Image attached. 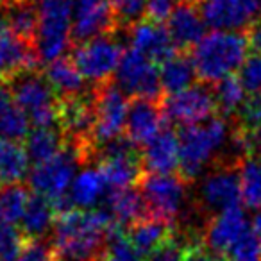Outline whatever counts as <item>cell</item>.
Returning <instances> with one entry per match:
<instances>
[{"label":"cell","mask_w":261,"mask_h":261,"mask_svg":"<svg viewBox=\"0 0 261 261\" xmlns=\"http://www.w3.org/2000/svg\"><path fill=\"white\" fill-rule=\"evenodd\" d=\"M108 210H72L59 213L52 250L58 261H98L109 232L116 227Z\"/></svg>","instance_id":"obj_1"},{"label":"cell","mask_w":261,"mask_h":261,"mask_svg":"<svg viewBox=\"0 0 261 261\" xmlns=\"http://www.w3.org/2000/svg\"><path fill=\"white\" fill-rule=\"evenodd\" d=\"M249 45L243 34L231 31H213L206 34L192 50V61L197 77L204 83H220L236 75L247 61Z\"/></svg>","instance_id":"obj_2"},{"label":"cell","mask_w":261,"mask_h":261,"mask_svg":"<svg viewBox=\"0 0 261 261\" xmlns=\"http://www.w3.org/2000/svg\"><path fill=\"white\" fill-rule=\"evenodd\" d=\"M229 125L224 118H210L197 125L182 127L179 133V170L186 182L195 179L213 156L225 145Z\"/></svg>","instance_id":"obj_3"},{"label":"cell","mask_w":261,"mask_h":261,"mask_svg":"<svg viewBox=\"0 0 261 261\" xmlns=\"http://www.w3.org/2000/svg\"><path fill=\"white\" fill-rule=\"evenodd\" d=\"M79 165H83V160L77 150L66 145L56 158L47 163L36 165L29 172V185L33 192L50 200L58 215L73 207L70 204L68 192L77 175Z\"/></svg>","instance_id":"obj_4"},{"label":"cell","mask_w":261,"mask_h":261,"mask_svg":"<svg viewBox=\"0 0 261 261\" xmlns=\"http://www.w3.org/2000/svg\"><path fill=\"white\" fill-rule=\"evenodd\" d=\"M38 36L36 52L40 61L52 63L65 58L72 43V0H38Z\"/></svg>","instance_id":"obj_5"},{"label":"cell","mask_w":261,"mask_h":261,"mask_svg":"<svg viewBox=\"0 0 261 261\" xmlns=\"http://www.w3.org/2000/svg\"><path fill=\"white\" fill-rule=\"evenodd\" d=\"M15 100L34 127H54L59 120V98L43 75L33 70L8 81Z\"/></svg>","instance_id":"obj_6"},{"label":"cell","mask_w":261,"mask_h":261,"mask_svg":"<svg viewBox=\"0 0 261 261\" xmlns=\"http://www.w3.org/2000/svg\"><path fill=\"white\" fill-rule=\"evenodd\" d=\"M122 56L123 50L120 43L113 34H109L79 43L73 50L72 59L84 79L95 83V86H102L116 73Z\"/></svg>","instance_id":"obj_7"},{"label":"cell","mask_w":261,"mask_h":261,"mask_svg":"<svg viewBox=\"0 0 261 261\" xmlns=\"http://www.w3.org/2000/svg\"><path fill=\"white\" fill-rule=\"evenodd\" d=\"M115 83L129 97L161 100L163 88L160 79V66L133 48L123 50L122 61L115 73Z\"/></svg>","instance_id":"obj_8"},{"label":"cell","mask_w":261,"mask_h":261,"mask_svg":"<svg viewBox=\"0 0 261 261\" xmlns=\"http://www.w3.org/2000/svg\"><path fill=\"white\" fill-rule=\"evenodd\" d=\"M138 186L150 217L172 224L181 213L186 197V181L181 175L143 174Z\"/></svg>","instance_id":"obj_9"},{"label":"cell","mask_w":261,"mask_h":261,"mask_svg":"<svg viewBox=\"0 0 261 261\" xmlns=\"http://www.w3.org/2000/svg\"><path fill=\"white\" fill-rule=\"evenodd\" d=\"M95 108V142L98 145L122 136L125 129L129 102L127 95L116 84L106 83L93 90Z\"/></svg>","instance_id":"obj_10"},{"label":"cell","mask_w":261,"mask_h":261,"mask_svg":"<svg viewBox=\"0 0 261 261\" xmlns=\"http://www.w3.org/2000/svg\"><path fill=\"white\" fill-rule=\"evenodd\" d=\"M163 109L167 118H170L172 122L182 127H190L213 118L218 108L215 93L210 88L202 86V84H193L188 90L168 95L165 98Z\"/></svg>","instance_id":"obj_11"},{"label":"cell","mask_w":261,"mask_h":261,"mask_svg":"<svg viewBox=\"0 0 261 261\" xmlns=\"http://www.w3.org/2000/svg\"><path fill=\"white\" fill-rule=\"evenodd\" d=\"M199 11L213 31L249 27L261 18V0H199Z\"/></svg>","instance_id":"obj_12"},{"label":"cell","mask_w":261,"mask_h":261,"mask_svg":"<svg viewBox=\"0 0 261 261\" xmlns=\"http://www.w3.org/2000/svg\"><path fill=\"white\" fill-rule=\"evenodd\" d=\"M72 41H77V45L116 33L118 22L108 0H72Z\"/></svg>","instance_id":"obj_13"},{"label":"cell","mask_w":261,"mask_h":261,"mask_svg":"<svg viewBox=\"0 0 261 261\" xmlns=\"http://www.w3.org/2000/svg\"><path fill=\"white\" fill-rule=\"evenodd\" d=\"M38 61L36 47L15 36L4 16H0V83H8L23 72H33Z\"/></svg>","instance_id":"obj_14"},{"label":"cell","mask_w":261,"mask_h":261,"mask_svg":"<svg viewBox=\"0 0 261 261\" xmlns=\"http://www.w3.org/2000/svg\"><path fill=\"white\" fill-rule=\"evenodd\" d=\"M200 199L204 206L215 213L240 207L242 188H240V172L234 167H220L211 172L200 186Z\"/></svg>","instance_id":"obj_15"},{"label":"cell","mask_w":261,"mask_h":261,"mask_svg":"<svg viewBox=\"0 0 261 261\" xmlns=\"http://www.w3.org/2000/svg\"><path fill=\"white\" fill-rule=\"evenodd\" d=\"M165 109L158 100L135 98L129 104L125 122V136L135 145L145 147L165 129Z\"/></svg>","instance_id":"obj_16"},{"label":"cell","mask_w":261,"mask_h":261,"mask_svg":"<svg viewBox=\"0 0 261 261\" xmlns=\"http://www.w3.org/2000/svg\"><path fill=\"white\" fill-rule=\"evenodd\" d=\"M129 45L133 50L145 56L147 59L158 65H163L167 59L177 54L174 41H172L168 29L163 23L142 20L129 29Z\"/></svg>","instance_id":"obj_17"},{"label":"cell","mask_w":261,"mask_h":261,"mask_svg":"<svg viewBox=\"0 0 261 261\" xmlns=\"http://www.w3.org/2000/svg\"><path fill=\"white\" fill-rule=\"evenodd\" d=\"M250 227L247 215L242 207H232V210L222 211L215 215L213 220L206 225L204 231V245L213 252L225 257L234 242Z\"/></svg>","instance_id":"obj_18"},{"label":"cell","mask_w":261,"mask_h":261,"mask_svg":"<svg viewBox=\"0 0 261 261\" xmlns=\"http://www.w3.org/2000/svg\"><path fill=\"white\" fill-rule=\"evenodd\" d=\"M167 29L179 52L195 48L206 36V22L193 2H181L167 22Z\"/></svg>","instance_id":"obj_19"},{"label":"cell","mask_w":261,"mask_h":261,"mask_svg":"<svg viewBox=\"0 0 261 261\" xmlns=\"http://www.w3.org/2000/svg\"><path fill=\"white\" fill-rule=\"evenodd\" d=\"M142 167L149 174L168 175L179 168V135L165 127L160 135L143 147Z\"/></svg>","instance_id":"obj_20"},{"label":"cell","mask_w":261,"mask_h":261,"mask_svg":"<svg viewBox=\"0 0 261 261\" xmlns=\"http://www.w3.org/2000/svg\"><path fill=\"white\" fill-rule=\"evenodd\" d=\"M108 190L109 185L100 168L86 167L77 172L75 179L70 186V204L77 210H95V206L102 199H108Z\"/></svg>","instance_id":"obj_21"},{"label":"cell","mask_w":261,"mask_h":261,"mask_svg":"<svg viewBox=\"0 0 261 261\" xmlns=\"http://www.w3.org/2000/svg\"><path fill=\"white\" fill-rule=\"evenodd\" d=\"M45 79L48 81V84L52 86V90L58 95L59 100L83 97L84 95L86 79L79 72V68L75 66L72 58H61L48 63L47 70H45Z\"/></svg>","instance_id":"obj_22"},{"label":"cell","mask_w":261,"mask_h":261,"mask_svg":"<svg viewBox=\"0 0 261 261\" xmlns=\"http://www.w3.org/2000/svg\"><path fill=\"white\" fill-rule=\"evenodd\" d=\"M106 210L111 213L118 225H133L135 222L149 217V210L143 195L135 188L111 190L106 199Z\"/></svg>","instance_id":"obj_23"},{"label":"cell","mask_w":261,"mask_h":261,"mask_svg":"<svg viewBox=\"0 0 261 261\" xmlns=\"http://www.w3.org/2000/svg\"><path fill=\"white\" fill-rule=\"evenodd\" d=\"M138 154H127V156H102L98 168L104 174L109 188L123 190L138 185L142 179V163Z\"/></svg>","instance_id":"obj_24"},{"label":"cell","mask_w":261,"mask_h":261,"mask_svg":"<svg viewBox=\"0 0 261 261\" xmlns=\"http://www.w3.org/2000/svg\"><path fill=\"white\" fill-rule=\"evenodd\" d=\"M29 118L15 100L8 83H0V140L18 142L29 135Z\"/></svg>","instance_id":"obj_25"},{"label":"cell","mask_w":261,"mask_h":261,"mask_svg":"<svg viewBox=\"0 0 261 261\" xmlns=\"http://www.w3.org/2000/svg\"><path fill=\"white\" fill-rule=\"evenodd\" d=\"M65 136L58 125L54 127H34L25 136V152L29 161H33L34 167L41 163H47L52 158H56L65 149Z\"/></svg>","instance_id":"obj_26"},{"label":"cell","mask_w":261,"mask_h":261,"mask_svg":"<svg viewBox=\"0 0 261 261\" xmlns=\"http://www.w3.org/2000/svg\"><path fill=\"white\" fill-rule=\"evenodd\" d=\"M125 232L129 236L130 243L136 247V250L143 257H147L170 232H174V229H172V224L149 215V217L129 225Z\"/></svg>","instance_id":"obj_27"},{"label":"cell","mask_w":261,"mask_h":261,"mask_svg":"<svg viewBox=\"0 0 261 261\" xmlns=\"http://www.w3.org/2000/svg\"><path fill=\"white\" fill-rule=\"evenodd\" d=\"M56 218H58V211H56L54 204L45 197L33 193L20 224H22V231L27 238L40 240L48 229H54Z\"/></svg>","instance_id":"obj_28"},{"label":"cell","mask_w":261,"mask_h":261,"mask_svg":"<svg viewBox=\"0 0 261 261\" xmlns=\"http://www.w3.org/2000/svg\"><path fill=\"white\" fill-rule=\"evenodd\" d=\"M160 79L161 88L167 95H175L193 86L197 79L195 66L192 58L185 54H175L170 59L160 65Z\"/></svg>","instance_id":"obj_29"},{"label":"cell","mask_w":261,"mask_h":261,"mask_svg":"<svg viewBox=\"0 0 261 261\" xmlns=\"http://www.w3.org/2000/svg\"><path fill=\"white\" fill-rule=\"evenodd\" d=\"M4 20L15 36L36 47L40 18H38V6L33 0H18L13 6L6 8Z\"/></svg>","instance_id":"obj_30"},{"label":"cell","mask_w":261,"mask_h":261,"mask_svg":"<svg viewBox=\"0 0 261 261\" xmlns=\"http://www.w3.org/2000/svg\"><path fill=\"white\" fill-rule=\"evenodd\" d=\"M29 172V158L18 142L0 140V190L15 186Z\"/></svg>","instance_id":"obj_31"},{"label":"cell","mask_w":261,"mask_h":261,"mask_svg":"<svg viewBox=\"0 0 261 261\" xmlns=\"http://www.w3.org/2000/svg\"><path fill=\"white\" fill-rule=\"evenodd\" d=\"M238 172L242 202L250 210L261 211V156L243 158Z\"/></svg>","instance_id":"obj_32"},{"label":"cell","mask_w":261,"mask_h":261,"mask_svg":"<svg viewBox=\"0 0 261 261\" xmlns=\"http://www.w3.org/2000/svg\"><path fill=\"white\" fill-rule=\"evenodd\" d=\"M215 100L217 108L224 115H234L238 111H243L247 100V90L243 86L240 75H229L215 84Z\"/></svg>","instance_id":"obj_33"},{"label":"cell","mask_w":261,"mask_h":261,"mask_svg":"<svg viewBox=\"0 0 261 261\" xmlns=\"http://www.w3.org/2000/svg\"><path fill=\"white\" fill-rule=\"evenodd\" d=\"M31 195L22 185L0 190V224L16 225L25 215Z\"/></svg>","instance_id":"obj_34"},{"label":"cell","mask_w":261,"mask_h":261,"mask_svg":"<svg viewBox=\"0 0 261 261\" xmlns=\"http://www.w3.org/2000/svg\"><path fill=\"white\" fill-rule=\"evenodd\" d=\"M98 261H145V257L130 243L125 229L122 225H116L109 232Z\"/></svg>","instance_id":"obj_35"},{"label":"cell","mask_w":261,"mask_h":261,"mask_svg":"<svg viewBox=\"0 0 261 261\" xmlns=\"http://www.w3.org/2000/svg\"><path fill=\"white\" fill-rule=\"evenodd\" d=\"M29 242L16 225L0 224V261H18Z\"/></svg>","instance_id":"obj_36"},{"label":"cell","mask_w":261,"mask_h":261,"mask_svg":"<svg viewBox=\"0 0 261 261\" xmlns=\"http://www.w3.org/2000/svg\"><path fill=\"white\" fill-rule=\"evenodd\" d=\"M192 242L185 240L182 236L170 232L149 256L145 257V261H185L186 254L190 250Z\"/></svg>","instance_id":"obj_37"},{"label":"cell","mask_w":261,"mask_h":261,"mask_svg":"<svg viewBox=\"0 0 261 261\" xmlns=\"http://www.w3.org/2000/svg\"><path fill=\"white\" fill-rule=\"evenodd\" d=\"M227 261H261V242L254 232L252 225L234 242L225 254Z\"/></svg>","instance_id":"obj_38"},{"label":"cell","mask_w":261,"mask_h":261,"mask_svg":"<svg viewBox=\"0 0 261 261\" xmlns=\"http://www.w3.org/2000/svg\"><path fill=\"white\" fill-rule=\"evenodd\" d=\"M108 2L115 13L118 25L123 23L130 29L135 23L142 22L145 16L147 0H108Z\"/></svg>","instance_id":"obj_39"},{"label":"cell","mask_w":261,"mask_h":261,"mask_svg":"<svg viewBox=\"0 0 261 261\" xmlns=\"http://www.w3.org/2000/svg\"><path fill=\"white\" fill-rule=\"evenodd\" d=\"M175 0H147L145 8V16L147 20L156 23L168 22V18L172 16V13L175 11Z\"/></svg>","instance_id":"obj_40"},{"label":"cell","mask_w":261,"mask_h":261,"mask_svg":"<svg viewBox=\"0 0 261 261\" xmlns=\"http://www.w3.org/2000/svg\"><path fill=\"white\" fill-rule=\"evenodd\" d=\"M18 261H58L52 247L45 245L40 240H31Z\"/></svg>","instance_id":"obj_41"},{"label":"cell","mask_w":261,"mask_h":261,"mask_svg":"<svg viewBox=\"0 0 261 261\" xmlns=\"http://www.w3.org/2000/svg\"><path fill=\"white\" fill-rule=\"evenodd\" d=\"M242 116H243L242 125L250 127V129L257 130L261 135V93L256 95L252 100L247 102L242 111Z\"/></svg>","instance_id":"obj_42"},{"label":"cell","mask_w":261,"mask_h":261,"mask_svg":"<svg viewBox=\"0 0 261 261\" xmlns=\"http://www.w3.org/2000/svg\"><path fill=\"white\" fill-rule=\"evenodd\" d=\"M185 261H227V259L224 256H220V254L213 252L211 249H207L204 245V242H192Z\"/></svg>","instance_id":"obj_43"},{"label":"cell","mask_w":261,"mask_h":261,"mask_svg":"<svg viewBox=\"0 0 261 261\" xmlns=\"http://www.w3.org/2000/svg\"><path fill=\"white\" fill-rule=\"evenodd\" d=\"M245 40L249 45V50L254 52V56H261V18L249 25L245 33Z\"/></svg>","instance_id":"obj_44"},{"label":"cell","mask_w":261,"mask_h":261,"mask_svg":"<svg viewBox=\"0 0 261 261\" xmlns=\"http://www.w3.org/2000/svg\"><path fill=\"white\" fill-rule=\"evenodd\" d=\"M252 229H254V232H256V236L259 238V242H261V211H257L256 217H254Z\"/></svg>","instance_id":"obj_45"},{"label":"cell","mask_w":261,"mask_h":261,"mask_svg":"<svg viewBox=\"0 0 261 261\" xmlns=\"http://www.w3.org/2000/svg\"><path fill=\"white\" fill-rule=\"evenodd\" d=\"M15 2H18V0H0V6H4V8H9V6H13Z\"/></svg>","instance_id":"obj_46"},{"label":"cell","mask_w":261,"mask_h":261,"mask_svg":"<svg viewBox=\"0 0 261 261\" xmlns=\"http://www.w3.org/2000/svg\"><path fill=\"white\" fill-rule=\"evenodd\" d=\"M181 2H193V4H197L199 0H181Z\"/></svg>","instance_id":"obj_47"}]
</instances>
